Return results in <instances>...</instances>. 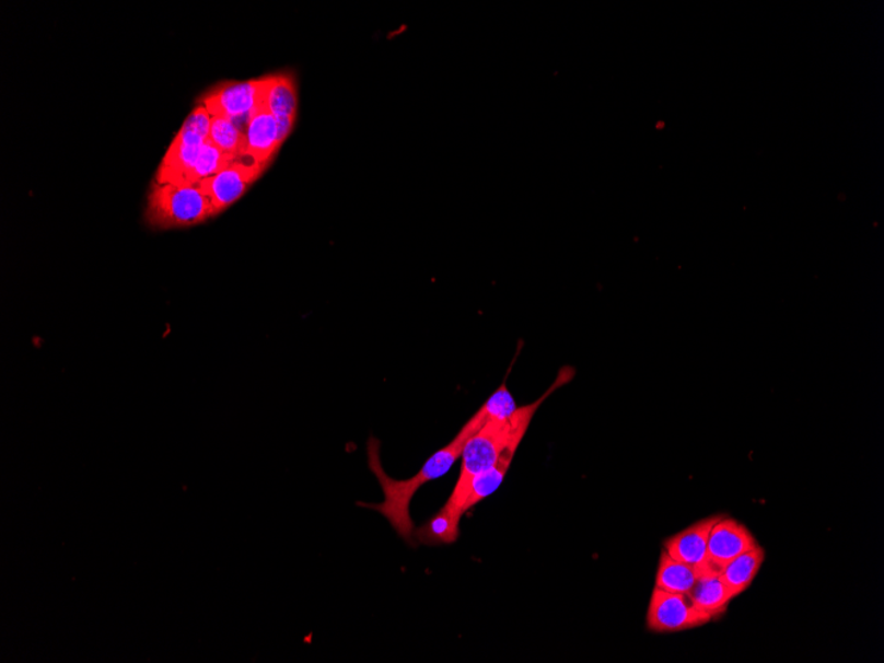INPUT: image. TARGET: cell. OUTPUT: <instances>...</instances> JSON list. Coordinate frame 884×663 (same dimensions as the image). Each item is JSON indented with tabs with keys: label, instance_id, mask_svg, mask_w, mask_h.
<instances>
[{
	"label": "cell",
	"instance_id": "obj_1",
	"mask_svg": "<svg viewBox=\"0 0 884 663\" xmlns=\"http://www.w3.org/2000/svg\"><path fill=\"white\" fill-rule=\"evenodd\" d=\"M486 420H488V418H486L485 410L481 407L477 410V414L466 422L450 444L432 454V456L427 460L424 466H422L414 477L400 479V481L399 479L391 478L383 469L381 451H379L381 442L372 438L369 441V466L372 473H374L379 484L382 486L384 502H359V507L376 510L377 513L387 517L391 526L395 528V532L399 534L400 538L406 540L408 545L415 546V524L412 517H410V502H412L416 492L426 484L445 476L446 473L451 470V467L461 457V454H463L466 441L485 424Z\"/></svg>",
	"mask_w": 884,
	"mask_h": 663
},
{
	"label": "cell",
	"instance_id": "obj_2",
	"mask_svg": "<svg viewBox=\"0 0 884 663\" xmlns=\"http://www.w3.org/2000/svg\"><path fill=\"white\" fill-rule=\"evenodd\" d=\"M572 376V369L561 370L557 381L539 400L528 404V406L517 407L515 414L507 421H485V424L466 441L463 454H461L463 465H461L458 481L450 500L445 503L447 508L464 515V503L472 479L495 466L504 452H516L542 403L561 385L570 382Z\"/></svg>",
	"mask_w": 884,
	"mask_h": 663
},
{
	"label": "cell",
	"instance_id": "obj_3",
	"mask_svg": "<svg viewBox=\"0 0 884 663\" xmlns=\"http://www.w3.org/2000/svg\"><path fill=\"white\" fill-rule=\"evenodd\" d=\"M213 217L211 200L200 185L154 182L151 186L147 221L153 229H186Z\"/></svg>",
	"mask_w": 884,
	"mask_h": 663
},
{
	"label": "cell",
	"instance_id": "obj_4",
	"mask_svg": "<svg viewBox=\"0 0 884 663\" xmlns=\"http://www.w3.org/2000/svg\"><path fill=\"white\" fill-rule=\"evenodd\" d=\"M271 79L263 78L251 81H229L213 88L201 98L212 117L232 119L239 126L243 121L248 125L252 116L265 106Z\"/></svg>",
	"mask_w": 884,
	"mask_h": 663
},
{
	"label": "cell",
	"instance_id": "obj_5",
	"mask_svg": "<svg viewBox=\"0 0 884 663\" xmlns=\"http://www.w3.org/2000/svg\"><path fill=\"white\" fill-rule=\"evenodd\" d=\"M712 617L694 605L687 595L654 589L647 625L655 633H674L709 624Z\"/></svg>",
	"mask_w": 884,
	"mask_h": 663
},
{
	"label": "cell",
	"instance_id": "obj_6",
	"mask_svg": "<svg viewBox=\"0 0 884 663\" xmlns=\"http://www.w3.org/2000/svg\"><path fill=\"white\" fill-rule=\"evenodd\" d=\"M264 172L265 168L258 164L240 156L212 178L200 183L211 200L214 217L242 199Z\"/></svg>",
	"mask_w": 884,
	"mask_h": 663
},
{
	"label": "cell",
	"instance_id": "obj_7",
	"mask_svg": "<svg viewBox=\"0 0 884 663\" xmlns=\"http://www.w3.org/2000/svg\"><path fill=\"white\" fill-rule=\"evenodd\" d=\"M757 545L754 535L744 524L730 517H723L712 527L709 545H707V560L712 565L723 567Z\"/></svg>",
	"mask_w": 884,
	"mask_h": 663
},
{
	"label": "cell",
	"instance_id": "obj_8",
	"mask_svg": "<svg viewBox=\"0 0 884 663\" xmlns=\"http://www.w3.org/2000/svg\"><path fill=\"white\" fill-rule=\"evenodd\" d=\"M245 151L242 156L267 168L283 143L279 128H277L276 117L267 107H261L251 117L245 129Z\"/></svg>",
	"mask_w": 884,
	"mask_h": 663
},
{
	"label": "cell",
	"instance_id": "obj_9",
	"mask_svg": "<svg viewBox=\"0 0 884 663\" xmlns=\"http://www.w3.org/2000/svg\"><path fill=\"white\" fill-rule=\"evenodd\" d=\"M723 515H713L691 524L677 535L663 543V551L668 557L694 567H703L707 560V545L711 530L723 520Z\"/></svg>",
	"mask_w": 884,
	"mask_h": 663
},
{
	"label": "cell",
	"instance_id": "obj_10",
	"mask_svg": "<svg viewBox=\"0 0 884 663\" xmlns=\"http://www.w3.org/2000/svg\"><path fill=\"white\" fill-rule=\"evenodd\" d=\"M705 565L707 570L697 580L687 596L700 610L716 618L724 614L731 600H734L735 596L724 583L721 568L713 566L709 560H706Z\"/></svg>",
	"mask_w": 884,
	"mask_h": 663
},
{
	"label": "cell",
	"instance_id": "obj_11",
	"mask_svg": "<svg viewBox=\"0 0 884 663\" xmlns=\"http://www.w3.org/2000/svg\"><path fill=\"white\" fill-rule=\"evenodd\" d=\"M706 570V565L703 567H694L682 563V561L668 557V555L663 551L660 559L659 571H656L654 589L687 595Z\"/></svg>",
	"mask_w": 884,
	"mask_h": 663
},
{
	"label": "cell",
	"instance_id": "obj_12",
	"mask_svg": "<svg viewBox=\"0 0 884 663\" xmlns=\"http://www.w3.org/2000/svg\"><path fill=\"white\" fill-rule=\"evenodd\" d=\"M461 517L458 511L445 504L431 520L415 530L414 538L426 546L453 545L460 536Z\"/></svg>",
	"mask_w": 884,
	"mask_h": 663
},
{
	"label": "cell",
	"instance_id": "obj_13",
	"mask_svg": "<svg viewBox=\"0 0 884 663\" xmlns=\"http://www.w3.org/2000/svg\"><path fill=\"white\" fill-rule=\"evenodd\" d=\"M764 559H766V552L760 546H756L749 551L738 555L737 558L723 567L721 577L735 597L742 595L753 584L756 574L760 571Z\"/></svg>",
	"mask_w": 884,
	"mask_h": 663
},
{
	"label": "cell",
	"instance_id": "obj_14",
	"mask_svg": "<svg viewBox=\"0 0 884 663\" xmlns=\"http://www.w3.org/2000/svg\"><path fill=\"white\" fill-rule=\"evenodd\" d=\"M514 456L515 451L504 452L495 466L472 479L464 503V514L500 488Z\"/></svg>",
	"mask_w": 884,
	"mask_h": 663
},
{
	"label": "cell",
	"instance_id": "obj_15",
	"mask_svg": "<svg viewBox=\"0 0 884 663\" xmlns=\"http://www.w3.org/2000/svg\"><path fill=\"white\" fill-rule=\"evenodd\" d=\"M265 107L275 117L286 116L295 118L296 90L292 75L276 74L265 101Z\"/></svg>",
	"mask_w": 884,
	"mask_h": 663
},
{
	"label": "cell",
	"instance_id": "obj_16",
	"mask_svg": "<svg viewBox=\"0 0 884 663\" xmlns=\"http://www.w3.org/2000/svg\"><path fill=\"white\" fill-rule=\"evenodd\" d=\"M214 147L223 151L224 154L240 158L245 151V130L232 119L223 117H212L210 137Z\"/></svg>",
	"mask_w": 884,
	"mask_h": 663
},
{
	"label": "cell",
	"instance_id": "obj_17",
	"mask_svg": "<svg viewBox=\"0 0 884 663\" xmlns=\"http://www.w3.org/2000/svg\"><path fill=\"white\" fill-rule=\"evenodd\" d=\"M233 161H236V158L224 154L223 151L207 141L205 147L201 148L197 163H195L191 173L188 175L186 185H200V183L220 173Z\"/></svg>",
	"mask_w": 884,
	"mask_h": 663
},
{
	"label": "cell",
	"instance_id": "obj_18",
	"mask_svg": "<svg viewBox=\"0 0 884 663\" xmlns=\"http://www.w3.org/2000/svg\"><path fill=\"white\" fill-rule=\"evenodd\" d=\"M482 408L488 420L507 421L515 414L517 406L507 382L485 402Z\"/></svg>",
	"mask_w": 884,
	"mask_h": 663
},
{
	"label": "cell",
	"instance_id": "obj_19",
	"mask_svg": "<svg viewBox=\"0 0 884 663\" xmlns=\"http://www.w3.org/2000/svg\"><path fill=\"white\" fill-rule=\"evenodd\" d=\"M294 119L295 118L293 117H286V116L276 117L277 128H279V135L282 142H286L288 136L290 135V131H292Z\"/></svg>",
	"mask_w": 884,
	"mask_h": 663
}]
</instances>
